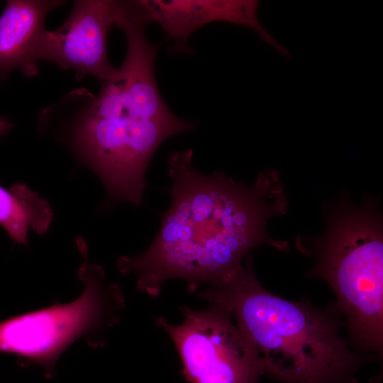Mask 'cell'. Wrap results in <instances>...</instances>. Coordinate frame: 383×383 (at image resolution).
I'll list each match as a JSON object with an SVG mask.
<instances>
[{
	"mask_svg": "<svg viewBox=\"0 0 383 383\" xmlns=\"http://www.w3.org/2000/svg\"><path fill=\"white\" fill-rule=\"evenodd\" d=\"M76 243L83 259L77 271L84 284L80 296L0 321V353L16 355L21 366H40L48 379L63 352L79 338L92 348L104 345L105 331L118 322L125 306L120 287L106 284L103 267L90 263L85 240L79 237Z\"/></svg>",
	"mask_w": 383,
	"mask_h": 383,
	"instance_id": "cell-5",
	"label": "cell"
},
{
	"mask_svg": "<svg viewBox=\"0 0 383 383\" xmlns=\"http://www.w3.org/2000/svg\"><path fill=\"white\" fill-rule=\"evenodd\" d=\"M192 157L189 149L170 155L171 204L160 214L158 233L145 252L116 262L118 271L135 275L138 289L152 297L172 278L187 281L190 292L203 284H223L262 243L287 248L267 232L268 221L287 208L276 172L262 171L254 184L247 185L223 172H199Z\"/></svg>",
	"mask_w": 383,
	"mask_h": 383,
	"instance_id": "cell-1",
	"label": "cell"
},
{
	"mask_svg": "<svg viewBox=\"0 0 383 383\" xmlns=\"http://www.w3.org/2000/svg\"><path fill=\"white\" fill-rule=\"evenodd\" d=\"M197 296L231 315L265 374L282 383H357L360 367L378 356L349 348L333 306L291 301L265 289L253 272L250 253L232 278Z\"/></svg>",
	"mask_w": 383,
	"mask_h": 383,
	"instance_id": "cell-2",
	"label": "cell"
},
{
	"mask_svg": "<svg viewBox=\"0 0 383 383\" xmlns=\"http://www.w3.org/2000/svg\"><path fill=\"white\" fill-rule=\"evenodd\" d=\"M150 22H156L172 40L173 52H187L190 35L208 23L224 21L248 26L284 55L289 51L264 28L257 15V1L141 0Z\"/></svg>",
	"mask_w": 383,
	"mask_h": 383,
	"instance_id": "cell-8",
	"label": "cell"
},
{
	"mask_svg": "<svg viewBox=\"0 0 383 383\" xmlns=\"http://www.w3.org/2000/svg\"><path fill=\"white\" fill-rule=\"evenodd\" d=\"M116 1L80 0L57 30H45L38 60L75 71L77 78L91 74L106 80L116 72L108 58L107 38L114 25Z\"/></svg>",
	"mask_w": 383,
	"mask_h": 383,
	"instance_id": "cell-7",
	"label": "cell"
},
{
	"mask_svg": "<svg viewBox=\"0 0 383 383\" xmlns=\"http://www.w3.org/2000/svg\"><path fill=\"white\" fill-rule=\"evenodd\" d=\"M181 311L180 325L164 318L156 323L173 340L189 383H259L261 360L227 311L215 304Z\"/></svg>",
	"mask_w": 383,
	"mask_h": 383,
	"instance_id": "cell-6",
	"label": "cell"
},
{
	"mask_svg": "<svg viewBox=\"0 0 383 383\" xmlns=\"http://www.w3.org/2000/svg\"><path fill=\"white\" fill-rule=\"evenodd\" d=\"M186 128L185 121L165 104L153 72L125 60L80 111L70 140L91 166L130 175L145 170L162 143Z\"/></svg>",
	"mask_w": 383,
	"mask_h": 383,
	"instance_id": "cell-3",
	"label": "cell"
},
{
	"mask_svg": "<svg viewBox=\"0 0 383 383\" xmlns=\"http://www.w3.org/2000/svg\"><path fill=\"white\" fill-rule=\"evenodd\" d=\"M63 3L57 0H11L0 17V74L19 68L37 74L36 62L47 14Z\"/></svg>",
	"mask_w": 383,
	"mask_h": 383,
	"instance_id": "cell-9",
	"label": "cell"
},
{
	"mask_svg": "<svg viewBox=\"0 0 383 383\" xmlns=\"http://www.w3.org/2000/svg\"><path fill=\"white\" fill-rule=\"evenodd\" d=\"M53 218L49 203L26 184L18 182L6 189L0 186V225L18 244H28V231L43 235Z\"/></svg>",
	"mask_w": 383,
	"mask_h": 383,
	"instance_id": "cell-10",
	"label": "cell"
},
{
	"mask_svg": "<svg viewBox=\"0 0 383 383\" xmlns=\"http://www.w3.org/2000/svg\"><path fill=\"white\" fill-rule=\"evenodd\" d=\"M326 229L315 245L310 276L326 282L336 296L333 306L346 318L349 342L361 352L380 356L383 348L382 220L374 203L347 201L326 213Z\"/></svg>",
	"mask_w": 383,
	"mask_h": 383,
	"instance_id": "cell-4",
	"label": "cell"
},
{
	"mask_svg": "<svg viewBox=\"0 0 383 383\" xmlns=\"http://www.w3.org/2000/svg\"><path fill=\"white\" fill-rule=\"evenodd\" d=\"M12 127L13 124L10 121L0 117V135L6 133Z\"/></svg>",
	"mask_w": 383,
	"mask_h": 383,
	"instance_id": "cell-11",
	"label": "cell"
}]
</instances>
